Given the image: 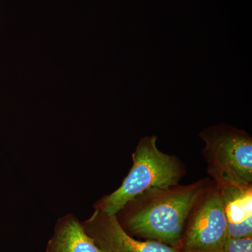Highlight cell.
Here are the masks:
<instances>
[{
	"mask_svg": "<svg viewBox=\"0 0 252 252\" xmlns=\"http://www.w3.org/2000/svg\"></svg>",
	"mask_w": 252,
	"mask_h": 252,
	"instance_id": "obj_9",
	"label": "cell"
},
{
	"mask_svg": "<svg viewBox=\"0 0 252 252\" xmlns=\"http://www.w3.org/2000/svg\"><path fill=\"white\" fill-rule=\"evenodd\" d=\"M212 183L206 179L153 189L130 200L116 216L132 236L181 250L189 217Z\"/></svg>",
	"mask_w": 252,
	"mask_h": 252,
	"instance_id": "obj_1",
	"label": "cell"
},
{
	"mask_svg": "<svg viewBox=\"0 0 252 252\" xmlns=\"http://www.w3.org/2000/svg\"><path fill=\"white\" fill-rule=\"evenodd\" d=\"M217 186L224 209L228 237H252V186Z\"/></svg>",
	"mask_w": 252,
	"mask_h": 252,
	"instance_id": "obj_6",
	"label": "cell"
},
{
	"mask_svg": "<svg viewBox=\"0 0 252 252\" xmlns=\"http://www.w3.org/2000/svg\"><path fill=\"white\" fill-rule=\"evenodd\" d=\"M227 235V221L220 189L212 182L192 210L181 251L220 252Z\"/></svg>",
	"mask_w": 252,
	"mask_h": 252,
	"instance_id": "obj_4",
	"label": "cell"
},
{
	"mask_svg": "<svg viewBox=\"0 0 252 252\" xmlns=\"http://www.w3.org/2000/svg\"><path fill=\"white\" fill-rule=\"evenodd\" d=\"M157 136L141 139L132 154V166L122 185L94 204L110 215H117L126 204L153 189L179 185L185 175V167L178 158L158 148Z\"/></svg>",
	"mask_w": 252,
	"mask_h": 252,
	"instance_id": "obj_2",
	"label": "cell"
},
{
	"mask_svg": "<svg viewBox=\"0 0 252 252\" xmlns=\"http://www.w3.org/2000/svg\"><path fill=\"white\" fill-rule=\"evenodd\" d=\"M220 252H252V237L242 238L227 237Z\"/></svg>",
	"mask_w": 252,
	"mask_h": 252,
	"instance_id": "obj_8",
	"label": "cell"
},
{
	"mask_svg": "<svg viewBox=\"0 0 252 252\" xmlns=\"http://www.w3.org/2000/svg\"><path fill=\"white\" fill-rule=\"evenodd\" d=\"M81 223L102 252H182L158 242L137 240L123 228L116 215L98 209Z\"/></svg>",
	"mask_w": 252,
	"mask_h": 252,
	"instance_id": "obj_5",
	"label": "cell"
},
{
	"mask_svg": "<svg viewBox=\"0 0 252 252\" xmlns=\"http://www.w3.org/2000/svg\"><path fill=\"white\" fill-rule=\"evenodd\" d=\"M207 171L218 186H252V138L246 131L220 124L204 129Z\"/></svg>",
	"mask_w": 252,
	"mask_h": 252,
	"instance_id": "obj_3",
	"label": "cell"
},
{
	"mask_svg": "<svg viewBox=\"0 0 252 252\" xmlns=\"http://www.w3.org/2000/svg\"><path fill=\"white\" fill-rule=\"evenodd\" d=\"M46 252H102L86 233L75 215L67 214L58 220Z\"/></svg>",
	"mask_w": 252,
	"mask_h": 252,
	"instance_id": "obj_7",
	"label": "cell"
}]
</instances>
